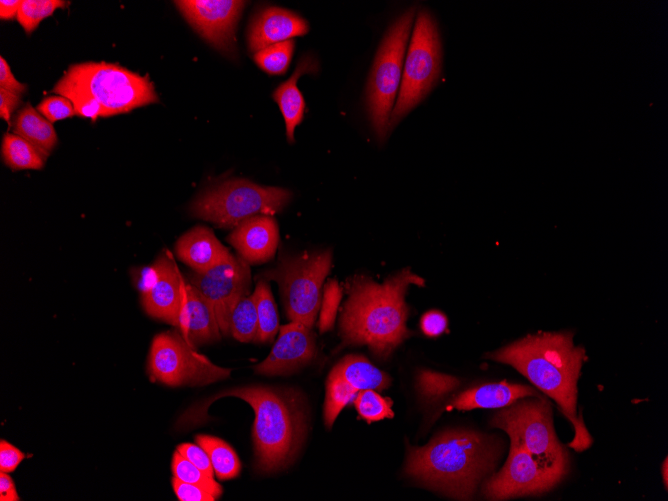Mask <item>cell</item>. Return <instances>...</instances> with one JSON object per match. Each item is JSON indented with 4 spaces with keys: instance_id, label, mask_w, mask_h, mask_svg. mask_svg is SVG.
Returning <instances> with one entry per match:
<instances>
[{
    "instance_id": "f6af8a7d",
    "label": "cell",
    "mask_w": 668,
    "mask_h": 501,
    "mask_svg": "<svg viewBox=\"0 0 668 501\" xmlns=\"http://www.w3.org/2000/svg\"><path fill=\"white\" fill-rule=\"evenodd\" d=\"M662 469H663V474L662 475H663V479H664V485H665V488H667V458L664 460Z\"/></svg>"
},
{
    "instance_id": "836d02e7",
    "label": "cell",
    "mask_w": 668,
    "mask_h": 501,
    "mask_svg": "<svg viewBox=\"0 0 668 501\" xmlns=\"http://www.w3.org/2000/svg\"><path fill=\"white\" fill-rule=\"evenodd\" d=\"M458 385L457 378L429 370L421 371L417 379L419 394L428 400L441 398Z\"/></svg>"
},
{
    "instance_id": "8d00e7d4",
    "label": "cell",
    "mask_w": 668,
    "mask_h": 501,
    "mask_svg": "<svg viewBox=\"0 0 668 501\" xmlns=\"http://www.w3.org/2000/svg\"><path fill=\"white\" fill-rule=\"evenodd\" d=\"M176 450L200 470L213 477L214 469L210 458L199 444L183 443Z\"/></svg>"
},
{
    "instance_id": "7402d4cb",
    "label": "cell",
    "mask_w": 668,
    "mask_h": 501,
    "mask_svg": "<svg viewBox=\"0 0 668 501\" xmlns=\"http://www.w3.org/2000/svg\"><path fill=\"white\" fill-rule=\"evenodd\" d=\"M316 68L317 65L312 57H304L297 65L292 76L279 85L273 93V98L278 104L285 121L286 136L289 142L294 141L295 128L303 120L305 109V101L297 87V80L302 74L315 72Z\"/></svg>"
},
{
    "instance_id": "277c9868",
    "label": "cell",
    "mask_w": 668,
    "mask_h": 501,
    "mask_svg": "<svg viewBox=\"0 0 668 501\" xmlns=\"http://www.w3.org/2000/svg\"><path fill=\"white\" fill-rule=\"evenodd\" d=\"M503 442L471 430L451 429L422 447H409L407 476L458 500H470L496 466Z\"/></svg>"
},
{
    "instance_id": "44dd1931",
    "label": "cell",
    "mask_w": 668,
    "mask_h": 501,
    "mask_svg": "<svg viewBox=\"0 0 668 501\" xmlns=\"http://www.w3.org/2000/svg\"><path fill=\"white\" fill-rule=\"evenodd\" d=\"M538 396L540 393L532 387L502 381L468 389L456 396L450 406L460 411L503 408L521 398Z\"/></svg>"
},
{
    "instance_id": "ee69618b",
    "label": "cell",
    "mask_w": 668,
    "mask_h": 501,
    "mask_svg": "<svg viewBox=\"0 0 668 501\" xmlns=\"http://www.w3.org/2000/svg\"><path fill=\"white\" fill-rule=\"evenodd\" d=\"M20 0H1L0 1V19L12 20L17 18L18 10L21 6Z\"/></svg>"
},
{
    "instance_id": "cb8c5ba5",
    "label": "cell",
    "mask_w": 668,
    "mask_h": 501,
    "mask_svg": "<svg viewBox=\"0 0 668 501\" xmlns=\"http://www.w3.org/2000/svg\"><path fill=\"white\" fill-rule=\"evenodd\" d=\"M358 391H382L389 387L390 377L362 355L352 354L341 359L331 370Z\"/></svg>"
},
{
    "instance_id": "ffe728a7",
    "label": "cell",
    "mask_w": 668,
    "mask_h": 501,
    "mask_svg": "<svg viewBox=\"0 0 668 501\" xmlns=\"http://www.w3.org/2000/svg\"><path fill=\"white\" fill-rule=\"evenodd\" d=\"M177 257L196 272H202L228 258L231 253L211 229L198 225L176 242Z\"/></svg>"
},
{
    "instance_id": "b9f144b4",
    "label": "cell",
    "mask_w": 668,
    "mask_h": 501,
    "mask_svg": "<svg viewBox=\"0 0 668 501\" xmlns=\"http://www.w3.org/2000/svg\"><path fill=\"white\" fill-rule=\"evenodd\" d=\"M21 103L19 94L0 88V116L8 125H11V116Z\"/></svg>"
},
{
    "instance_id": "7c38bea8",
    "label": "cell",
    "mask_w": 668,
    "mask_h": 501,
    "mask_svg": "<svg viewBox=\"0 0 668 501\" xmlns=\"http://www.w3.org/2000/svg\"><path fill=\"white\" fill-rule=\"evenodd\" d=\"M212 306L221 333L230 334L229 319L232 309L244 296L249 295L251 272L249 264L231 254L228 258L202 272L190 274L188 282Z\"/></svg>"
},
{
    "instance_id": "f35d334b",
    "label": "cell",
    "mask_w": 668,
    "mask_h": 501,
    "mask_svg": "<svg viewBox=\"0 0 668 501\" xmlns=\"http://www.w3.org/2000/svg\"><path fill=\"white\" fill-rule=\"evenodd\" d=\"M25 458L24 453L8 441H0V471L13 472Z\"/></svg>"
},
{
    "instance_id": "4316f807",
    "label": "cell",
    "mask_w": 668,
    "mask_h": 501,
    "mask_svg": "<svg viewBox=\"0 0 668 501\" xmlns=\"http://www.w3.org/2000/svg\"><path fill=\"white\" fill-rule=\"evenodd\" d=\"M252 294L254 296L258 318L256 341H272L279 328V316L268 282L264 279H260Z\"/></svg>"
},
{
    "instance_id": "f546056e",
    "label": "cell",
    "mask_w": 668,
    "mask_h": 501,
    "mask_svg": "<svg viewBox=\"0 0 668 501\" xmlns=\"http://www.w3.org/2000/svg\"><path fill=\"white\" fill-rule=\"evenodd\" d=\"M172 473L173 477L187 483H191L197 486L204 488L209 491L216 499H218L222 493V486L216 482L214 477L209 476L194 464H192L188 459L182 456L177 450L173 454L172 458Z\"/></svg>"
},
{
    "instance_id": "d6a6232c",
    "label": "cell",
    "mask_w": 668,
    "mask_h": 501,
    "mask_svg": "<svg viewBox=\"0 0 668 501\" xmlns=\"http://www.w3.org/2000/svg\"><path fill=\"white\" fill-rule=\"evenodd\" d=\"M69 2L61 0H23L17 13V20L27 34L33 32L40 22L51 16L55 10L65 8Z\"/></svg>"
},
{
    "instance_id": "8fae6325",
    "label": "cell",
    "mask_w": 668,
    "mask_h": 501,
    "mask_svg": "<svg viewBox=\"0 0 668 501\" xmlns=\"http://www.w3.org/2000/svg\"><path fill=\"white\" fill-rule=\"evenodd\" d=\"M148 371L152 380L171 387L206 386L228 378L220 367L191 347L177 330L157 334L151 343Z\"/></svg>"
},
{
    "instance_id": "3957f363",
    "label": "cell",
    "mask_w": 668,
    "mask_h": 501,
    "mask_svg": "<svg viewBox=\"0 0 668 501\" xmlns=\"http://www.w3.org/2000/svg\"><path fill=\"white\" fill-rule=\"evenodd\" d=\"M486 357L511 365L558 404L575 429L569 446L583 451L591 445L583 419L577 414V382L586 353L574 344L573 332L527 335Z\"/></svg>"
},
{
    "instance_id": "484cf974",
    "label": "cell",
    "mask_w": 668,
    "mask_h": 501,
    "mask_svg": "<svg viewBox=\"0 0 668 501\" xmlns=\"http://www.w3.org/2000/svg\"><path fill=\"white\" fill-rule=\"evenodd\" d=\"M196 443L208 454L214 473L220 480L233 479L240 473L241 462L233 448L220 438L197 435Z\"/></svg>"
},
{
    "instance_id": "7bdbcfd3",
    "label": "cell",
    "mask_w": 668,
    "mask_h": 501,
    "mask_svg": "<svg viewBox=\"0 0 668 501\" xmlns=\"http://www.w3.org/2000/svg\"><path fill=\"white\" fill-rule=\"evenodd\" d=\"M0 500L19 501L14 481L6 472L0 471Z\"/></svg>"
},
{
    "instance_id": "1f68e13d",
    "label": "cell",
    "mask_w": 668,
    "mask_h": 501,
    "mask_svg": "<svg viewBox=\"0 0 668 501\" xmlns=\"http://www.w3.org/2000/svg\"><path fill=\"white\" fill-rule=\"evenodd\" d=\"M353 402L359 416L368 423L394 416L392 400L388 397H383L376 390L366 389L359 391Z\"/></svg>"
},
{
    "instance_id": "603a6c76",
    "label": "cell",
    "mask_w": 668,
    "mask_h": 501,
    "mask_svg": "<svg viewBox=\"0 0 668 501\" xmlns=\"http://www.w3.org/2000/svg\"><path fill=\"white\" fill-rule=\"evenodd\" d=\"M12 130L14 134L29 141L46 157L58 141L52 123L29 103L16 113Z\"/></svg>"
},
{
    "instance_id": "83f0119b",
    "label": "cell",
    "mask_w": 668,
    "mask_h": 501,
    "mask_svg": "<svg viewBox=\"0 0 668 501\" xmlns=\"http://www.w3.org/2000/svg\"><path fill=\"white\" fill-rule=\"evenodd\" d=\"M229 331L238 341H256L258 318L253 294L241 298L232 309Z\"/></svg>"
},
{
    "instance_id": "30bf717a",
    "label": "cell",
    "mask_w": 668,
    "mask_h": 501,
    "mask_svg": "<svg viewBox=\"0 0 668 501\" xmlns=\"http://www.w3.org/2000/svg\"><path fill=\"white\" fill-rule=\"evenodd\" d=\"M441 63L442 48L436 21L428 11L421 9L407 51L398 99L391 112L390 129L437 83Z\"/></svg>"
},
{
    "instance_id": "52a82bcc",
    "label": "cell",
    "mask_w": 668,
    "mask_h": 501,
    "mask_svg": "<svg viewBox=\"0 0 668 501\" xmlns=\"http://www.w3.org/2000/svg\"><path fill=\"white\" fill-rule=\"evenodd\" d=\"M291 197L292 193L285 188L232 179L198 195L190 206V213L218 227L235 228L250 217L272 216L282 211Z\"/></svg>"
},
{
    "instance_id": "f1b7e54d",
    "label": "cell",
    "mask_w": 668,
    "mask_h": 501,
    "mask_svg": "<svg viewBox=\"0 0 668 501\" xmlns=\"http://www.w3.org/2000/svg\"><path fill=\"white\" fill-rule=\"evenodd\" d=\"M359 391L341 377L329 373L326 381V396L324 404V423L331 428L342 409L354 398Z\"/></svg>"
},
{
    "instance_id": "e0dca14e",
    "label": "cell",
    "mask_w": 668,
    "mask_h": 501,
    "mask_svg": "<svg viewBox=\"0 0 668 501\" xmlns=\"http://www.w3.org/2000/svg\"><path fill=\"white\" fill-rule=\"evenodd\" d=\"M248 264L271 260L279 242V228L271 215H256L239 223L227 238Z\"/></svg>"
},
{
    "instance_id": "d6986e66",
    "label": "cell",
    "mask_w": 668,
    "mask_h": 501,
    "mask_svg": "<svg viewBox=\"0 0 668 501\" xmlns=\"http://www.w3.org/2000/svg\"><path fill=\"white\" fill-rule=\"evenodd\" d=\"M178 331L193 348L218 341L221 330L210 303L191 284L186 283Z\"/></svg>"
},
{
    "instance_id": "ac0fdd59",
    "label": "cell",
    "mask_w": 668,
    "mask_h": 501,
    "mask_svg": "<svg viewBox=\"0 0 668 501\" xmlns=\"http://www.w3.org/2000/svg\"><path fill=\"white\" fill-rule=\"evenodd\" d=\"M308 30V23L298 14L280 7H267L251 20L248 47L256 53L272 44L303 36Z\"/></svg>"
},
{
    "instance_id": "60d3db41",
    "label": "cell",
    "mask_w": 668,
    "mask_h": 501,
    "mask_svg": "<svg viewBox=\"0 0 668 501\" xmlns=\"http://www.w3.org/2000/svg\"><path fill=\"white\" fill-rule=\"evenodd\" d=\"M0 88L19 95L26 91V86L16 80L9 64L2 56L0 57Z\"/></svg>"
},
{
    "instance_id": "4fadbf2b",
    "label": "cell",
    "mask_w": 668,
    "mask_h": 501,
    "mask_svg": "<svg viewBox=\"0 0 668 501\" xmlns=\"http://www.w3.org/2000/svg\"><path fill=\"white\" fill-rule=\"evenodd\" d=\"M558 482L545 473L518 442L510 440V452L504 466L483 486L482 493L488 500L539 495L551 490Z\"/></svg>"
},
{
    "instance_id": "2e32d148",
    "label": "cell",
    "mask_w": 668,
    "mask_h": 501,
    "mask_svg": "<svg viewBox=\"0 0 668 501\" xmlns=\"http://www.w3.org/2000/svg\"><path fill=\"white\" fill-rule=\"evenodd\" d=\"M316 350L311 328L299 322H290L279 328L278 339L269 355L253 370L267 376L289 375L310 363Z\"/></svg>"
},
{
    "instance_id": "4dcf8cb0",
    "label": "cell",
    "mask_w": 668,
    "mask_h": 501,
    "mask_svg": "<svg viewBox=\"0 0 668 501\" xmlns=\"http://www.w3.org/2000/svg\"><path fill=\"white\" fill-rule=\"evenodd\" d=\"M294 47V40H286L254 53L253 58L256 64L266 73L272 75L284 74L291 62Z\"/></svg>"
},
{
    "instance_id": "ab89813d",
    "label": "cell",
    "mask_w": 668,
    "mask_h": 501,
    "mask_svg": "<svg viewBox=\"0 0 668 501\" xmlns=\"http://www.w3.org/2000/svg\"><path fill=\"white\" fill-rule=\"evenodd\" d=\"M420 327L424 334L436 337L446 330L447 318L439 311H429L422 316Z\"/></svg>"
},
{
    "instance_id": "d590c367",
    "label": "cell",
    "mask_w": 668,
    "mask_h": 501,
    "mask_svg": "<svg viewBox=\"0 0 668 501\" xmlns=\"http://www.w3.org/2000/svg\"><path fill=\"white\" fill-rule=\"evenodd\" d=\"M36 109L51 123L76 115L72 101L61 95L43 98Z\"/></svg>"
},
{
    "instance_id": "7a4b0ae2",
    "label": "cell",
    "mask_w": 668,
    "mask_h": 501,
    "mask_svg": "<svg viewBox=\"0 0 668 501\" xmlns=\"http://www.w3.org/2000/svg\"><path fill=\"white\" fill-rule=\"evenodd\" d=\"M410 285L422 286L424 280L409 268L384 283L360 274L349 277L344 284L347 300L339 319L342 345H366L376 357L387 358L411 335L405 302Z\"/></svg>"
},
{
    "instance_id": "6da1fadb",
    "label": "cell",
    "mask_w": 668,
    "mask_h": 501,
    "mask_svg": "<svg viewBox=\"0 0 668 501\" xmlns=\"http://www.w3.org/2000/svg\"><path fill=\"white\" fill-rule=\"evenodd\" d=\"M227 396L242 399L254 411L255 467L262 473L287 468L295 460L307 433L308 411L303 395L293 388L265 385L225 389L188 409L177 426L184 428L204 422L210 404Z\"/></svg>"
},
{
    "instance_id": "5bb4252c",
    "label": "cell",
    "mask_w": 668,
    "mask_h": 501,
    "mask_svg": "<svg viewBox=\"0 0 668 501\" xmlns=\"http://www.w3.org/2000/svg\"><path fill=\"white\" fill-rule=\"evenodd\" d=\"M174 3L208 43L228 55L235 53V29L245 1L183 0Z\"/></svg>"
},
{
    "instance_id": "5b68a950",
    "label": "cell",
    "mask_w": 668,
    "mask_h": 501,
    "mask_svg": "<svg viewBox=\"0 0 668 501\" xmlns=\"http://www.w3.org/2000/svg\"><path fill=\"white\" fill-rule=\"evenodd\" d=\"M74 105L76 115L96 120L157 103L148 75L117 63L83 62L71 65L52 90Z\"/></svg>"
},
{
    "instance_id": "ba28073f",
    "label": "cell",
    "mask_w": 668,
    "mask_h": 501,
    "mask_svg": "<svg viewBox=\"0 0 668 501\" xmlns=\"http://www.w3.org/2000/svg\"><path fill=\"white\" fill-rule=\"evenodd\" d=\"M331 264L330 250L298 255L281 253L276 265L258 277L278 283L284 309L291 322L312 328L320 309L322 284Z\"/></svg>"
},
{
    "instance_id": "d4e9b609",
    "label": "cell",
    "mask_w": 668,
    "mask_h": 501,
    "mask_svg": "<svg viewBox=\"0 0 668 501\" xmlns=\"http://www.w3.org/2000/svg\"><path fill=\"white\" fill-rule=\"evenodd\" d=\"M1 154L4 163L13 170H40L47 158L26 139L8 132L2 139Z\"/></svg>"
},
{
    "instance_id": "9c48e42d",
    "label": "cell",
    "mask_w": 668,
    "mask_h": 501,
    "mask_svg": "<svg viewBox=\"0 0 668 501\" xmlns=\"http://www.w3.org/2000/svg\"><path fill=\"white\" fill-rule=\"evenodd\" d=\"M415 13L416 7H410L389 27L370 72L366 104L372 127L379 140H384L390 130V116L400 85L404 54Z\"/></svg>"
},
{
    "instance_id": "8992f818",
    "label": "cell",
    "mask_w": 668,
    "mask_h": 501,
    "mask_svg": "<svg viewBox=\"0 0 668 501\" xmlns=\"http://www.w3.org/2000/svg\"><path fill=\"white\" fill-rule=\"evenodd\" d=\"M490 424L506 432L510 440L520 443L538 466L558 483L567 475L569 453L555 434L552 407L546 398H521L496 412Z\"/></svg>"
},
{
    "instance_id": "e575fe53",
    "label": "cell",
    "mask_w": 668,
    "mask_h": 501,
    "mask_svg": "<svg viewBox=\"0 0 668 501\" xmlns=\"http://www.w3.org/2000/svg\"><path fill=\"white\" fill-rule=\"evenodd\" d=\"M342 294V288L336 280L331 279L326 283L318 319V327L321 333L329 331L333 327Z\"/></svg>"
},
{
    "instance_id": "74e56055",
    "label": "cell",
    "mask_w": 668,
    "mask_h": 501,
    "mask_svg": "<svg viewBox=\"0 0 668 501\" xmlns=\"http://www.w3.org/2000/svg\"><path fill=\"white\" fill-rule=\"evenodd\" d=\"M172 486L177 498L180 501H214L217 500L209 491L204 488L183 482L175 477L172 478Z\"/></svg>"
},
{
    "instance_id": "9a60e30c",
    "label": "cell",
    "mask_w": 668,
    "mask_h": 501,
    "mask_svg": "<svg viewBox=\"0 0 668 501\" xmlns=\"http://www.w3.org/2000/svg\"><path fill=\"white\" fill-rule=\"evenodd\" d=\"M141 302L148 315L178 326L184 302L183 278L168 252L161 255L145 273Z\"/></svg>"
}]
</instances>
